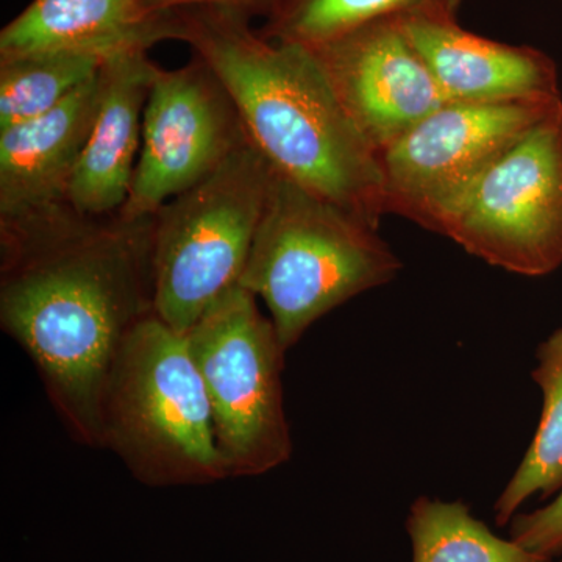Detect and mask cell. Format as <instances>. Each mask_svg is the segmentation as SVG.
<instances>
[{
  "instance_id": "14",
  "label": "cell",
  "mask_w": 562,
  "mask_h": 562,
  "mask_svg": "<svg viewBox=\"0 0 562 562\" xmlns=\"http://www.w3.org/2000/svg\"><path fill=\"white\" fill-rule=\"evenodd\" d=\"M176 35L172 11L147 16L136 0H33L0 32V57L77 52L106 60Z\"/></svg>"
},
{
  "instance_id": "18",
  "label": "cell",
  "mask_w": 562,
  "mask_h": 562,
  "mask_svg": "<svg viewBox=\"0 0 562 562\" xmlns=\"http://www.w3.org/2000/svg\"><path fill=\"white\" fill-rule=\"evenodd\" d=\"M103 61L77 52L0 57V131L60 105L95 77Z\"/></svg>"
},
{
  "instance_id": "19",
  "label": "cell",
  "mask_w": 562,
  "mask_h": 562,
  "mask_svg": "<svg viewBox=\"0 0 562 562\" xmlns=\"http://www.w3.org/2000/svg\"><path fill=\"white\" fill-rule=\"evenodd\" d=\"M512 539L530 552L553 558L562 552V490L552 503L512 520Z\"/></svg>"
},
{
  "instance_id": "15",
  "label": "cell",
  "mask_w": 562,
  "mask_h": 562,
  "mask_svg": "<svg viewBox=\"0 0 562 562\" xmlns=\"http://www.w3.org/2000/svg\"><path fill=\"white\" fill-rule=\"evenodd\" d=\"M464 0H271L260 32L316 47L379 21L458 20Z\"/></svg>"
},
{
  "instance_id": "13",
  "label": "cell",
  "mask_w": 562,
  "mask_h": 562,
  "mask_svg": "<svg viewBox=\"0 0 562 562\" xmlns=\"http://www.w3.org/2000/svg\"><path fill=\"white\" fill-rule=\"evenodd\" d=\"M99 74L54 110L0 131V220L68 202L98 110Z\"/></svg>"
},
{
  "instance_id": "17",
  "label": "cell",
  "mask_w": 562,
  "mask_h": 562,
  "mask_svg": "<svg viewBox=\"0 0 562 562\" xmlns=\"http://www.w3.org/2000/svg\"><path fill=\"white\" fill-rule=\"evenodd\" d=\"M406 531L413 562H552L513 539H502L472 516L465 503L419 497L409 508Z\"/></svg>"
},
{
  "instance_id": "7",
  "label": "cell",
  "mask_w": 562,
  "mask_h": 562,
  "mask_svg": "<svg viewBox=\"0 0 562 562\" xmlns=\"http://www.w3.org/2000/svg\"><path fill=\"white\" fill-rule=\"evenodd\" d=\"M473 257L524 277L562 266V105L503 151L443 222Z\"/></svg>"
},
{
  "instance_id": "8",
  "label": "cell",
  "mask_w": 562,
  "mask_h": 562,
  "mask_svg": "<svg viewBox=\"0 0 562 562\" xmlns=\"http://www.w3.org/2000/svg\"><path fill=\"white\" fill-rule=\"evenodd\" d=\"M562 105L552 101L449 102L380 154L386 213L441 233L480 176Z\"/></svg>"
},
{
  "instance_id": "20",
  "label": "cell",
  "mask_w": 562,
  "mask_h": 562,
  "mask_svg": "<svg viewBox=\"0 0 562 562\" xmlns=\"http://www.w3.org/2000/svg\"><path fill=\"white\" fill-rule=\"evenodd\" d=\"M136 3L147 16L192 9V7H220V9L238 11L251 20L255 16H265L271 0H136Z\"/></svg>"
},
{
  "instance_id": "10",
  "label": "cell",
  "mask_w": 562,
  "mask_h": 562,
  "mask_svg": "<svg viewBox=\"0 0 562 562\" xmlns=\"http://www.w3.org/2000/svg\"><path fill=\"white\" fill-rule=\"evenodd\" d=\"M308 49L351 121L379 155L449 103L403 21L372 22Z\"/></svg>"
},
{
  "instance_id": "5",
  "label": "cell",
  "mask_w": 562,
  "mask_h": 562,
  "mask_svg": "<svg viewBox=\"0 0 562 562\" xmlns=\"http://www.w3.org/2000/svg\"><path fill=\"white\" fill-rule=\"evenodd\" d=\"M273 176L250 139L209 179L151 216L155 314L187 336L224 292L239 284Z\"/></svg>"
},
{
  "instance_id": "3",
  "label": "cell",
  "mask_w": 562,
  "mask_h": 562,
  "mask_svg": "<svg viewBox=\"0 0 562 562\" xmlns=\"http://www.w3.org/2000/svg\"><path fill=\"white\" fill-rule=\"evenodd\" d=\"M401 268L375 225L273 169L239 284L266 303L288 351L314 322Z\"/></svg>"
},
{
  "instance_id": "12",
  "label": "cell",
  "mask_w": 562,
  "mask_h": 562,
  "mask_svg": "<svg viewBox=\"0 0 562 562\" xmlns=\"http://www.w3.org/2000/svg\"><path fill=\"white\" fill-rule=\"evenodd\" d=\"M447 102L498 103L561 98L552 58L527 46L464 31L458 20L403 21Z\"/></svg>"
},
{
  "instance_id": "9",
  "label": "cell",
  "mask_w": 562,
  "mask_h": 562,
  "mask_svg": "<svg viewBox=\"0 0 562 562\" xmlns=\"http://www.w3.org/2000/svg\"><path fill=\"white\" fill-rule=\"evenodd\" d=\"M247 139L232 95L201 57L160 68L144 110L131 194L120 213L128 220L154 216L209 179Z\"/></svg>"
},
{
  "instance_id": "1",
  "label": "cell",
  "mask_w": 562,
  "mask_h": 562,
  "mask_svg": "<svg viewBox=\"0 0 562 562\" xmlns=\"http://www.w3.org/2000/svg\"><path fill=\"white\" fill-rule=\"evenodd\" d=\"M151 227V216H90L68 202L0 221V325L85 446L101 449L106 379L155 314Z\"/></svg>"
},
{
  "instance_id": "2",
  "label": "cell",
  "mask_w": 562,
  "mask_h": 562,
  "mask_svg": "<svg viewBox=\"0 0 562 562\" xmlns=\"http://www.w3.org/2000/svg\"><path fill=\"white\" fill-rule=\"evenodd\" d=\"M177 38L227 88L254 146L277 172L379 227L380 155L358 131L308 47L265 38L220 7L172 11Z\"/></svg>"
},
{
  "instance_id": "6",
  "label": "cell",
  "mask_w": 562,
  "mask_h": 562,
  "mask_svg": "<svg viewBox=\"0 0 562 562\" xmlns=\"http://www.w3.org/2000/svg\"><path fill=\"white\" fill-rule=\"evenodd\" d=\"M201 372L227 476H258L290 461L284 350L257 297L236 284L184 336Z\"/></svg>"
},
{
  "instance_id": "21",
  "label": "cell",
  "mask_w": 562,
  "mask_h": 562,
  "mask_svg": "<svg viewBox=\"0 0 562 562\" xmlns=\"http://www.w3.org/2000/svg\"><path fill=\"white\" fill-rule=\"evenodd\" d=\"M560 562H562V560Z\"/></svg>"
},
{
  "instance_id": "4",
  "label": "cell",
  "mask_w": 562,
  "mask_h": 562,
  "mask_svg": "<svg viewBox=\"0 0 562 562\" xmlns=\"http://www.w3.org/2000/svg\"><path fill=\"white\" fill-rule=\"evenodd\" d=\"M101 449L146 486L228 479L187 338L157 314L131 333L111 368L101 402Z\"/></svg>"
},
{
  "instance_id": "11",
  "label": "cell",
  "mask_w": 562,
  "mask_h": 562,
  "mask_svg": "<svg viewBox=\"0 0 562 562\" xmlns=\"http://www.w3.org/2000/svg\"><path fill=\"white\" fill-rule=\"evenodd\" d=\"M160 66L147 52L106 58L94 122L68 190V203L90 216L120 213L138 162L143 117Z\"/></svg>"
},
{
  "instance_id": "16",
  "label": "cell",
  "mask_w": 562,
  "mask_h": 562,
  "mask_svg": "<svg viewBox=\"0 0 562 562\" xmlns=\"http://www.w3.org/2000/svg\"><path fill=\"white\" fill-rule=\"evenodd\" d=\"M536 357L531 376L542 391L541 420L522 462L495 502L498 527L512 524L532 495L547 498L562 490V328L538 347Z\"/></svg>"
}]
</instances>
